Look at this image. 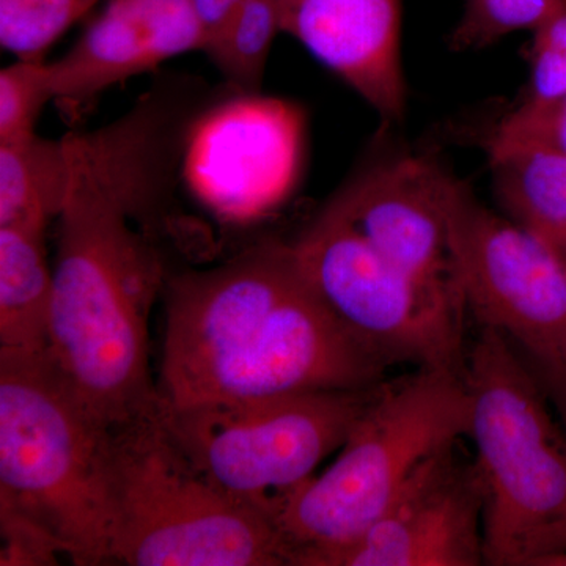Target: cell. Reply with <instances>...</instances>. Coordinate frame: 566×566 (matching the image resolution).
Instances as JSON below:
<instances>
[{
  "label": "cell",
  "mask_w": 566,
  "mask_h": 566,
  "mask_svg": "<svg viewBox=\"0 0 566 566\" xmlns=\"http://www.w3.org/2000/svg\"><path fill=\"white\" fill-rule=\"evenodd\" d=\"M70 186L59 214L52 363L107 427L158 415L148 319L167 271L153 226L177 166L158 137L109 123L65 137Z\"/></svg>",
  "instance_id": "cell-1"
},
{
  "label": "cell",
  "mask_w": 566,
  "mask_h": 566,
  "mask_svg": "<svg viewBox=\"0 0 566 566\" xmlns=\"http://www.w3.org/2000/svg\"><path fill=\"white\" fill-rule=\"evenodd\" d=\"M163 293L166 408L368 389L392 367L316 296L292 244L252 245L221 266L169 275Z\"/></svg>",
  "instance_id": "cell-2"
},
{
  "label": "cell",
  "mask_w": 566,
  "mask_h": 566,
  "mask_svg": "<svg viewBox=\"0 0 566 566\" xmlns=\"http://www.w3.org/2000/svg\"><path fill=\"white\" fill-rule=\"evenodd\" d=\"M112 441L48 352L0 348V510L39 524L77 566L114 565Z\"/></svg>",
  "instance_id": "cell-3"
},
{
  "label": "cell",
  "mask_w": 566,
  "mask_h": 566,
  "mask_svg": "<svg viewBox=\"0 0 566 566\" xmlns=\"http://www.w3.org/2000/svg\"><path fill=\"white\" fill-rule=\"evenodd\" d=\"M468 438L483 488L485 564L536 566L566 551V428L516 346L480 327L465 352Z\"/></svg>",
  "instance_id": "cell-4"
},
{
  "label": "cell",
  "mask_w": 566,
  "mask_h": 566,
  "mask_svg": "<svg viewBox=\"0 0 566 566\" xmlns=\"http://www.w3.org/2000/svg\"><path fill=\"white\" fill-rule=\"evenodd\" d=\"M471 397L463 374L417 368L379 386L333 464L293 491L274 516L290 565L319 558L365 534L424 461L468 438Z\"/></svg>",
  "instance_id": "cell-5"
},
{
  "label": "cell",
  "mask_w": 566,
  "mask_h": 566,
  "mask_svg": "<svg viewBox=\"0 0 566 566\" xmlns=\"http://www.w3.org/2000/svg\"><path fill=\"white\" fill-rule=\"evenodd\" d=\"M112 505L114 564L290 565L274 521L197 471L159 412L114 428Z\"/></svg>",
  "instance_id": "cell-6"
},
{
  "label": "cell",
  "mask_w": 566,
  "mask_h": 566,
  "mask_svg": "<svg viewBox=\"0 0 566 566\" xmlns=\"http://www.w3.org/2000/svg\"><path fill=\"white\" fill-rule=\"evenodd\" d=\"M381 385L237 403L161 405L159 417L197 471L274 521L282 502L344 446Z\"/></svg>",
  "instance_id": "cell-7"
},
{
  "label": "cell",
  "mask_w": 566,
  "mask_h": 566,
  "mask_svg": "<svg viewBox=\"0 0 566 566\" xmlns=\"http://www.w3.org/2000/svg\"><path fill=\"white\" fill-rule=\"evenodd\" d=\"M292 248L316 296L387 363L463 374L460 292L401 273L324 208Z\"/></svg>",
  "instance_id": "cell-8"
},
{
  "label": "cell",
  "mask_w": 566,
  "mask_h": 566,
  "mask_svg": "<svg viewBox=\"0 0 566 566\" xmlns=\"http://www.w3.org/2000/svg\"><path fill=\"white\" fill-rule=\"evenodd\" d=\"M450 253L465 312L504 334L538 379L566 367V266L545 237L480 202L465 182L450 192Z\"/></svg>",
  "instance_id": "cell-9"
},
{
  "label": "cell",
  "mask_w": 566,
  "mask_h": 566,
  "mask_svg": "<svg viewBox=\"0 0 566 566\" xmlns=\"http://www.w3.org/2000/svg\"><path fill=\"white\" fill-rule=\"evenodd\" d=\"M303 147L300 107L259 93L227 92L193 122L181 172L216 214L251 221L292 193Z\"/></svg>",
  "instance_id": "cell-10"
},
{
  "label": "cell",
  "mask_w": 566,
  "mask_h": 566,
  "mask_svg": "<svg viewBox=\"0 0 566 566\" xmlns=\"http://www.w3.org/2000/svg\"><path fill=\"white\" fill-rule=\"evenodd\" d=\"M458 442L424 461L374 526L316 566L485 564L482 482Z\"/></svg>",
  "instance_id": "cell-11"
},
{
  "label": "cell",
  "mask_w": 566,
  "mask_h": 566,
  "mask_svg": "<svg viewBox=\"0 0 566 566\" xmlns=\"http://www.w3.org/2000/svg\"><path fill=\"white\" fill-rule=\"evenodd\" d=\"M455 180L433 158L406 156L348 182L324 210L401 273L460 292L447 223Z\"/></svg>",
  "instance_id": "cell-12"
},
{
  "label": "cell",
  "mask_w": 566,
  "mask_h": 566,
  "mask_svg": "<svg viewBox=\"0 0 566 566\" xmlns=\"http://www.w3.org/2000/svg\"><path fill=\"white\" fill-rule=\"evenodd\" d=\"M203 46L191 0H109L76 44L50 63L54 102L80 117L118 82Z\"/></svg>",
  "instance_id": "cell-13"
},
{
  "label": "cell",
  "mask_w": 566,
  "mask_h": 566,
  "mask_svg": "<svg viewBox=\"0 0 566 566\" xmlns=\"http://www.w3.org/2000/svg\"><path fill=\"white\" fill-rule=\"evenodd\" d=\"M281 31L344 80L382 122L400 120L401 0H277Z\"/></svg>",
  "instance_id": "cell-14"
},
{
  "label": "cell",
  "mask_w": 566,
  "mask_h": 566,
  "mask_svg": "<svg viewBox=\"0 0 566 566\" xmlns=\"http://www.w3.org/2000/svg\"><path fill=\"white\" fill-rule=\"evenodd\" d=\"M54 274L44 234L0 227V348H50Z\"/></svg>",
  "instance_id": "cell-15"
},
{
  "label": "cell",
  "mask_w": 566,
  "mask_h": 566,
  "mask_svg": "<svg viewBox=\"0 0 566 566\" xmlns=\"http://www.w3.org/2000/svg\"><path fill=\"white\" fill-rule=\"evenodd\" d=\"M70 186L65 140L31 134L0 144V227L46 234Z\"/></svg>",
  "instance_id": "cell-16"
},
{
  "label": "cell",
  "mask_w": 566,
  "mask_h": 566,
  "mask_svg": "<svg viewBox=\"0 0 566 566\" xmlns=\"http://www.w3.org/2000/svg\"><path fill=\"white\" fill-rule=\"evenodd\" d=\"M506 214L536 232L566 229V153L517 148L490 159Z\"/></svg>",
  "instance_id": "cell-17"
},
{
  "label": "cell",
  "mask_w": 566,
  "mask_h": 566,
  "mask_svg": "<svg viewBox=\"0 0 566 566\" xmlns=\"http://www.w3.org/2000/svg\"><path fill=\"white\" fill-rule=\"evenodd\" d=\"M277 0H248L205 44L207 57L237 95L262 91L264 70L277 33Z\"/></svg>",
  "instance_id": "cell-18"
},
{
  "label": "cell",
  "mask_w": 566,
  "mask_h": 566,
  "mask_svg": "<svg viewBox=\"0 0 566 566\" xmlns=\"http://www.w3.org/2000/svg\"><path fill=\"white\" fill-rule=\"evenodd\" d=\"M99 0H0V44L18 61L44 62L52 44Z\"/></svg>",
  "instance_id": "cell-19"
},
{
  "label": "cell",
  "mask_w": 566,
  "mask_h": 566,
  "mask_svg": "<svg viewBox=\"0 0 566 566\" xmlns=\"http://www.w3.org/2000/svg\"><path fill=\"white\" fill-rule=\"evenodd\" d=\"M566 7V0H465L450 36L453 51L483 50L510 33L531 31Z\"/></svg>",
  "instance_id": "cell-20"
},
{
  "label": "cell",
  "mask_w": 566,
  "mask_h": 566,
  "mask_svg": "<svg viewBox=\"0 0 566 566\" xmlns=\"http://www.w3.org/2000/svg\"><path fill=\"white\" fill-rule=\"evenodd\" d=\"M52 99L50 63L18 61L0 71V144L35 134L41 111Z\"/></svg>",
  "instance_id": "cell-21"
},
{
  "label": "cell",
  "mask_w": 566,
  "mask_h": 566,
  "mask_svg": "<svg viewBox=\"0 0 566 566\" xmlns=\"http://www.w3.org/2000/svg\"><path fill=\"white\" fill-rule=\"evenodd\" d=\"M566 99V7L534 31L531 80L521 112L551 109Z\"/></svg>",
  "instance_id": "cell-22"
},
{
  "label": "cell",
  "mask_w": 566,
  "mask_h": 566,
  "mask_svg": "<svg viewBox=\"0 0 566 566\" xmlns=\"http://www.w3.org/2000/svg\"><path fill=\"white\" fill-rule=\"evenodd\" d=\"M517 148H547L566 153V99L542 112L513 109L486 139L488 158Z\"/></svg>",
  "instance_id": "cell-23"
},
{
  "label": "cell",
  "mask_w": 566,
  "mask_h": 566,
  "mask_svg": "<svg viewBox=\"0 0 566 566\" xmlns=\"http://www.w3.org/2000/svg\"><path fill=\"white\" fill-rule=\"evenodd\" d=\"M2 556L0 565H54L61 546L39 524L28 517L0 510Z\"/></svg>",
  "instance_id": "cell-24"
},
{
  "label": "cell",
  "mask_w": 566,
  "mask_h": 566,
  "mask_svg": "<svg viewBox=\"0 0 566 566\" xmlns=\"http://www.w3.org/2000/svg\"><path fill=\"white\" fill-rule=\"evenodd\" d=\"M191 2L197 18H199L200 25H202L205 44H207V41L248 0H191Z\"/></svg>",
  "instance_id": "cell-25"
},
{
  "label": "cell",
  "mask_w": 566,
  "mask_h": 566,
  "mask_svg": "<svg viewBox=\"0 0 566 566\" xmlns=\"http://www.w3.org/2000/svg\"><path fill=\"white\" fill-rule=\"evenodd\" d=\"M543 389L546 390L547 397H551L557 409V416L560 417L562 423L566 428V367L557 371L549 378L538 379Z\"/></svg>",
  "instance_id": "cell-26"
},
{
  "label": "cell",
  "mask_w": 566,
  "mask_h": 566,
  "mask_svg": "<svg viewBox=\"0 0 566 566\" xmlns=\"http://www.w3.org/2000/svg\"><path fill=\"white\" fill-rule=\"evenodd\" d=\"M536 232V230H535ZM542 237H545L549 244L556 249L558 256L566 266V229L560 230H547V232H538Z\"/></svg>",
  "instance_id": "cell-27"
},
{
  "label": "cell",
  "mask_w": 566,
  "mask_h": 566,
  "mask_svg": "<svg viewBox=\"0 0 566 566\" xmlns=\"http://www.w3.org/2000/svg\"><path fill=\"white\" fill-rule=\"evenodd\" d=\"M536 566H566V551L542 558Z\"/></svg>",
  "instance_id": "cell-28"
}]
</instances>
